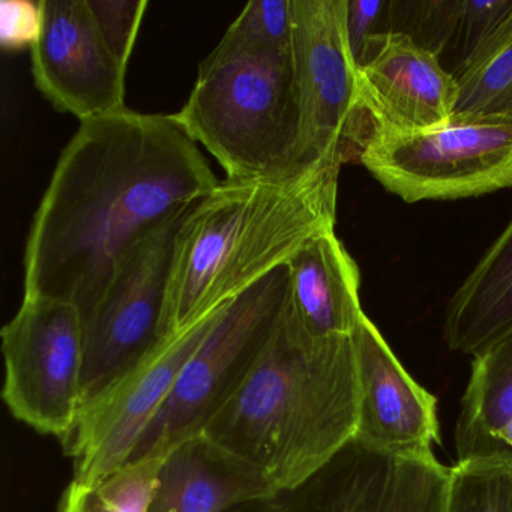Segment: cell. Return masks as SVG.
I'll return each instance as SVG.
<instances>
[{"label": "cell", "mask_w": 512, "mask_h": 512, "mask_svg": "<svg viewBox=\"0 0 512 512\" xmlns=\"http://www.w3.org/2000/svg\"><path fill=\"white\" fill-rule=\"evenodd\" d=\"M218 184L173 115L124 109L80 122L29 230L23 296L71 302L85 320L125 253Z\"/></svg>", "instance_id": "obj_1"}, {"label": "cell", "mask_w": 512, "mask_h": 512, "mask_svg": "<svg viewBox=\"0 0 512 512\" xmlns=\"http://www.w3.org/2000/svg\"><path fill=\"white\" fill-rule=\"evenodd\" d=\"M104 40L128 67L148 0H88Z\"/></svg>", "instance_id": "obj_25"}, {"label": "cell", "mask_w": 512, "mask_h": 512, "mask_svg": "<svg viewBox=\"0 0 512 512\" xmlns=\"http://www.w3.org/2000/svg\"><path fill=\"white\" fill-rule=\"evenodd\" d=\"M347 0H292L293 79L304 172L358 158L370 134L346 31Z\"/></svg>", "instance_id": "obj_6"}, {"label": "cell", "mask_w": 512, "mask_h": 512, "mask_svg": "<svg viewBox=\"0 0 512 512\" xmlns=\"http://www.w3.org/2000/svg\"><path fill=\"white\" fill-rule=\"evenodd\" d=\"M358 70L371 130H428L452 118L457 80L409 35L380 34Z\"/></svg>", "instance_id": "obj_13"}, {"label": "cell", "mask_w": 512, "mask_h": 512, "mask_svg": "<svg viewBox=\"0 0 512 512\" xmlns=\"http://www.w3.org/2000/svg\"><path fill=\"white\" fill-rule=\"evenodd\" d=\"M223 308L161 343L109 391L83 407L73 430L62 439L65 455L73 460V481L97 484L127 466L140 437L172 394L182 368Z\"/></svg>", "instance_id": "obj_10"}, {"label": "cell", "mask_w": 512, "mask_h": 512, "mask_svg": "<svg viewBox=\"0 0 512 512\" xmlns=\"http://www.w3.org/2000/svg\"><path fill=\"white\" fill-rule=\"evenodd\" d=\"M401 11L395 10L391 2V23L389 32L394 31L409 35L422 49L442 58L449 50L457 34L458 23L463 14L464 0H430V2H395Z\"/></svg>", "instance_id": "obj_24"}, {"label": "cell", "mask_w": 512, "mask_h": 512, "mask_svg": "<svg viewBox=\"0 0 512 512\" xmlns=\"http://www.w3.org/2000/svg\"><path fill=\"white\" fill-rule=\"evenodd\" d=\"M287 308L311 341L352 337L365 316L361 272L335 230L317 235L287 263Z\"/></svg>", "instance_id": "obj_14"}, {"label": "cell", "mask_w": 512, "mask_h": 512, "mask_svg": "<svg viewBox=\"0 0 512 512\" xmlns=\"http://www.w3.org/2000/svg\"><path fill=\"white\" fill-rule=\"evenodd\" d=\"M391 467L392 458L353 440L304 484L239 503L227 512H374Z\"/></svg>", "instance_id": "obj_16"}, {"label": "cell", "mask_w": 512, "mask_h": 512, "mask_svg": "<svg viewBox=\"0 0 512 512\" xmlns=\"http://www.w3.org/2000/svg\"><path fill=\"white\" fill-rule=\"evenodd\" d=\"M455 80L452 118L512 124V7Z\"/></svg>", "instance_id": "obj_19"}, {"label": "cell", "mask_w": 512, "mask_h": 512, "mask_svg": "<svg viewBox=\"0 0 512 512\" xmlns=\"http://www.w3.org/2000/svg\"><path fill=\"white\" fill-rule=\"evenodd\" d=\"M512 419V328L473 355L455 430L458 460L499 451L496 434Z\"/></svg>", "instance_id": "obj_18"}, {"label": "cell", "mask_w": 512, "mask_h": 512, "mask_svg": "<svg viewBox=\"0 0 512 512\" xmlns=\"http://www.w3.org/2000/svg\"><path fill=\"white\" fill-rule=\"evenodd\" d=\"M352 340L359 376L356 442L392 460L434 455L436 397L407 373L367 314Z\"/></svg>", "instance_id": "obj_12"}, {"label": "cell", "mask_w": 512, "mask_h": 512, "mask_svg": "<svg viewBox=\"0 0 512 512\" xmlns=\"http://www.w3.org/2000/svg\"><path fill=\"white\" fill-rule=\"evenodd\" d=\"M451 467L434 455L392 460L385 493L374 512H446Z\"/></svg>", "instance_id": "obj_23"}, {"label": "cell", "mask_w": 512, "mask_h": 512, "mask_svg": "<svg viewBox=\"0 0 512 512\" xmlns=\"http://www.w3.org/2000/svg\"><path fill=\"white\" fill-rule=\"evenodd\" d=\"M511 7L512 0H487V2L464 0L463 14L451 46L457 56L454 77L463 70L470 56L494 31Z\"/></svg>", "instance_id": "obj_26"}, {"label": "cell", "mask_w": 512, "mask_h": 512, "mask_svg": "<svg viewBox=\"0 0 512 512\" xmlns=\"http://www.w3.org/2000/svg\"><path fill=\"white\" fill-rule=\"evenodd\" d=\"M44 29V0L0 2V44L8 52L34 49Z\"/></svg>", "instance_id": "obj_27"}, {"label": "cell", "mask_w": 512, "mask_h": 512, "mask_svg": "<svg viewBox=\"0 0 512 512\" xmlns=\"http://www.w3.org/2000/svg\"><path fill=\"white\" fill-rule=\"evenodd\" d=\"M358 421L352 337L311 341L286 301L253 370L200 434L280 491L325 469L355 440Z\"/></svg>", "instance_id": "obj_2"}, {"label": "cell", "mask_w": 512, "mask_h": 512, "mask_svg": "<svg viewBox=\"0 0 512 512\" xmlns=\"http://www.w3.org/2000/svg\"><path fill=\"white\" fill-rule=\"evenodd\" d=\"M164 458L128 463L97 484L71 481L58 512H149Z\"/></svg>", "instance_id": "obj_20"}, {"label": "cell", "mask_w": 512, "mask_h": 512, "mask_svg": "<svg viewBox=\"0 0 512 512\" xmlns=\"http://www.w3.org/2000/svg\"><path fill=\"white\" fill-rule=\"evenodd\" d=\"M359 163L406 203L512 188V124L451 118L416 131L371 130Z\"/></svg>", "instance_id": "obj_7"}, {"label": "cell", "mask_w": 512, "mask_h": 512, "mask_svg": "<svg viewBox=\"0 0 512 512\" xmlns=\"http://www.w3.org/2000/svg\"><path fill=\"white\" fill-rule=\"evenodd\" d=\"M446 512H512V451L458 460L449 475Z\"/></svg>", "instance_id": "obj_22"}, {"label": "cell", "mask_w": 512, "mask_h": 512, "mask_svg": "<svg viewBox=\"0 0 512 512\" xmlns=\"http://www.w3.org/2000/svg\"><path fill=\"white\" fill-rule=\"evenodd\" d=\"M2 398L17 421L65 439L83 404L85 328L76 305L26 298L4 326Z\"/></svg>", "instance_id": "obj_9"}, {"label": "cell", "mask_w": 512, "mask_h": 512, "mask_svg": "<svg viewBox=\"0 0 512 512\" xmlns=\"http://www.w3.org/2000/svg\"><path fill=\"white\" fill-rule=\"evenodd\" d=\"M389 23H391V2L347 0V40L358 67L367 58L374 40L380 34L389 32Z\"/></svg>", "instance_id": "obj_28"}, {"label": "cell", "mask_w": 512, "mask_h": 512, "mask_svg": "<svg viewBox=\"0 0 512 512\" xmlns=\"http://www.w3.org/2000/svg\"><path fill=\"white\" fill-rule=\"evenodd\" d=\"M173 116L227 179L281 181L308 173L299 164L292 56L206 58L190 97Z\"/></svg>", "instance_id": "obj_4"}, {"label": "cell", "mask_w": 512, "mask_h": 512, "mask_svg": "<svg viewBox=\"0 0 512 512\" xmlns=\"http://www.w3.org/2000/svg\"><path fill=\"white\" fill-rule=\"evenodd\" d=\"M511 328L512 218L449 301L445 340L475 355Z\"/></svg>", "instance_id": "obj_17"}, {"label": "cell", "mask_w": 512, "mask_h": 512, "mask_svg": "<svg viewBox=\"0 0 512 512\" xmlns=\"http://www.w3.org/2000/svg\"><path fill=\"white\" fill-rule=\"evenodd\" d=\"M271 493L262 476L197 434L167 452L149 512H227Z\"/></svg>", "instance_id": "obj_15"}, {"label": "cell", "mask_w": 512, "mask_h": 512, "mask_svg": "<svg viewBox=\"0 0 512 512\" xmlns=\"http://www.w3.org/2000/svg\"><path fill=\"white\" fill-rule=\"evenodd\" d=\"M287 292L289 268L284 265L223 308L128 463L163 457L202 433L253 370L283 314Z\"/></svg>", "instance_id": "obj_5"}, {"label": "cell", "mask_w": 512, "mask_h": 512, "mask_svg": "<svg viewBox=\"0 0 512 512\" xmlns=\"http://www.w3.org/2000/svg\"><path fill=\"white\" fill-rule=\"evenodd\" d=\"M340 167L295 178L220 182L176 238L164 340L193 328L274 272L337 221Z\"/></svg>", "instance_id": "obj_3"}, {"label": "cell", "mask_w": 512, "mask_h": 512, "mask_svg": "<svg viewBox=\"0 0 512 512\" xmlns=\"http://www.w3.org/2000/svg\"><path fill=\"white\" fill-rule=\"evenodd\" d=\"M496 445L499 451L503 449L512 451V419L496 434Z\"/></svg>", "instance_id": "obj_29"}, {"label": "cell", "mask_w": 512, "mask_h": 512, "mask_svg": "<svg viewBox=\"0 0 512 512\" xmlns=\"http://www.w3.org/2000/svg\"><path fill=\"white\" fill-rule=\"evenodd\" d=\"M293 49L292 0H254L230 25L209 59L239 56L290 58Z\"/></svg>", "instance_id": "obj_21"}, {"label": "cell", "mask_w": 512, "mask_h": 512, "mask_svg": "<svg viewBox=\"0 0 512 512\" xmlns=\"http://www.w3.org/2000/svg\"><path fill=\"white\" fill-rule=\"evenodd\" d=\"M32 53L35 88L80 122L127 109V68L104 40L88 0H44V29Z\"/></svg>", "instance_id": "obj_11"}, {"label": "cell", "mask_w": 512, "mask_h": 512, "mask_svg": "<svg viewBox=\"0 0 512 512\" xmlns=\"http://www.w3.org/2000/svg\"><path fill=\"white\" fill-rule=\"evenodd\" d=\"M194 205L158 224L125 253L97 307L83 320L82 409L166 341L161 323L176 238Z\"/></svg>", "instance_id": "obj_8"}]
</instances>
